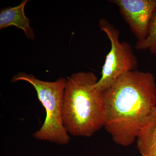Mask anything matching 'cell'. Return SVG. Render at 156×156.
<instances>
[{
	"instance_id": "5",
	"label": "cell",
	"mask_w": 156,
	"mask_h": 156,
	"mask_svg": "<svg viewBox=\"0 0 156 156\" xmlns=\"http://www.w3.org/2000/svg\"><path fill=\"white\" fill-rule=\"evenodd\" d=\"M119 8L121 16L137 39L147 36L150 22L156 9V0H111Z\"/></svg>"
},
{
	"instance_id": "3",
	"label": "cell",
	"mask_w": 156,
	"mask_h": 156,
	"mask_svg": "<svg viewBox=\"0 0 156 156\" xmlns=\"http://www.w3.org/2000/svg\"><path fill=\"white\" fill-rule=\"evenodd\" d=\"M28 82L36 91L39 100L44 107L46 116L38 131L33 134L37 140L66 145L70 136L62 122V110L65 89L67 80L60 77L54 82L39 80L32 74L19 72L12 77L11 82Z\"/></svg>"
},
{
	"instance_id": "7",
	"label": "cell",
	"mask_w": 156,
	"mask_h": 156,
	"mask_svg": "<svg viewBox=\"0 0 156 156\" xmlns=\"http://www.w3.org/2000/svg\"><path fill=\"white\" fill-rule=\"evenodd\" d=\"M136 141L141 156H156V107L143 127Z\"/></svg>"
},
{
	"instance_id": "8",
	"label": "cell",
	"mask_w": 156,
	"mask_h": 156,
	"mask_svg": "<svg viewBox=\"0 0 156 156\" xmlns=\"http://www.w3.org/2000/svg\"><path fill=\"white\" fill-rule=\"evenodd\" d=\"M136 50H148L153 55L156 54V9L151 18L147 36L141 41H137L135 46Z\"/></svg>"
},
{
	"instance_id": "2",
	"label": "cell",
	"mask_w": 156,
	"mask_h": 156,
	"mask_svg": "<svg viewBox=\"0 0 156 156\" xmlns=\"http://www.w3.org/2000/svg\"><path fill=\"white\" fill-rule=\"evenodd\" d=\"M92 72L74 73L66 81L62 105L63 125L69 134L90 137L104 128L107 108L104 92Z\"/></svg>"
},
{
	"instance_id": "1",
	"label": "cell",
	"mask_w": 156,
	"mask_h": 156,
	"mask_svg": "<svg viewBox=\"0 0 156 156\" xmlns=\"http://www.w3.org/2000/svg\"><path fill=\"white\" fill-rule=\"evenodd\" d=\"M104 94L105 129L117 144L131 145L156 107L154 76L137 69L124 73Z\"/></svg>"
},
{
	"instance_id": "4",
	"label": "cell",
	"mask_w": 156,
	"mask_h": 156,
	"mask_svg": "<svg viewBox=\"0 0 156 156\" xmlns=\"http://www.w3.org/2000/svg\"><path fill=\"white\" fill-rule=\"evenodd\" d=\"M99 26L111 43V49L102 66L101 77L95 85L97 89L104 92L124 73L137 70L138 62L131 44L120 41L119 30L105 18L99 20Z\"/></svg>"
},
{
	"instance_id": "6",
	"label": "cell",
	"mask_w": 156,
	"mask_h": 156,
	"mask_svg": "<svg viewBox=\"0 0 156 156\" xmlns=\"http://www.w3.org/2000/svg\"><path fill=\"white\" fill-rule=\"evenodd\" d=\"M27 0H23L20 5L2 9L0 11V29L14 26L24 31L27 38L34 40V30L30 25V20L26 16L24 9Z\"/></svg>"
}]
</instances>
